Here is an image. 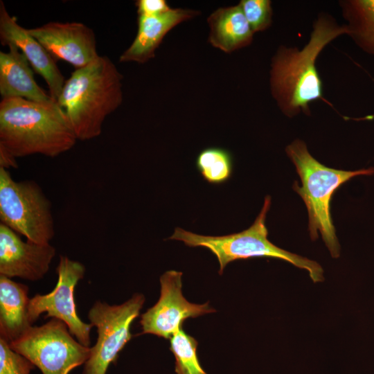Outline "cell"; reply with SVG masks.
I'll return each instance as SVG.
<instances>
[{
	"label": "cell",
	"mask_w": 374,
	"mask_h": 374,
	"mask_svg": "<svg viewBox=\"0 0 374 374\" xmlns=\"http://www.w3.org/2000/svg\"><path fill=\"white\" fill-rule=\"evenodd\" d=\"M144 302V296L136 293L120 305L100 301L94 303L88 318L96 328L98 337L84 364L82 374H106L110 364L132 339L131 325L139 317Z\"/></svg>",
	"instance_id": "obj_8"
},
{
	"label": "cell",
	"mask_w": 374,
	"mask_h": 374,
	"mask_svg": "<svg viewBox=\"0 0 374 374\" xmlns=\"http://www.w3.org/2000/svg\"><path fill=\"white\" fill-rule=\"evenodd\" d=\"M17 167L16 157L8 152L4 148L0 146V168L8 170L9 168Z\"/></svg>",
	"instance_id": "obj_24"
},
{
	"label": "cell",
	"mask_w": 374,
	"mask_h": 374,
	"mask_svg": "<svg viewBox=\"0 0 374 374\" xmlns=\"http://www.w3.org/2000/svg\"><path fill=\"white\" fill-rule=\"evenodd\" d=\"M35 366L0 338V374H30Z\"/></svg>",
	"instance_id": "obj_22"
},
{
	"label": "cell",
	"mask_w": 374,
	"mask_h": 374,
	"mask_svg": "<svg viewBox=\"0 0 374 374\" xmlns=\"http://www.w3.org/2000/svg\"><path fill=\"white\" fill-rule=\"evenodd\" d=\"M342 15L348 35L366 51L374 54V0L342 1Z\"/></svg>",
	"instance_id": "obj_18"
},
{
	"label": "cell",
	"mask_w": 374,
	"mask_h": 374,
	"mask_svg": "<svg viewBox=\"0 0 374 374\" xmlns=\"http://www.w3.org/2000/svg\"><path fill=\"white\" fill-rule=\"evenodd\" d=\"M198 15L190 9L171 8L157 16H139L138 30L132 44L121 55V62L145 63L154 53L166 35L179 24Z\"/></svg>",
	"instance_id": "obj_14"
},
{
	"label": "cell",
	"mask_w": 374,
	"mask_h": 374,
	"mask_svg": "<svg viewBox=\"0 0 374 374\" xmlns=\"http://www.w3.org/2000/svg\"><path fill=\"white\" fill-rule=\"evenodd\" d=\"M270 206L271 197L267 196L253 224L239 233L222 236L202 235L177 227L169 239L182 241L190 247H202L210 250L217 258L220 275L226 265L234 260L267 257L287 261L306 270L314 283L323 281V270L319 263L279 248L268 240L265 220Z\"/></svg>",
	"instance_id": "obj_5"
},
{
	"label": "cell",
	"mask_w": 374,
	"mask_h": 374,
	"mask_svg": "<svg viewBox=\"0 0 374 374\" xmlns=\"http://www.w3.org/2000/svg\"><path fill=\"white\" fill-rule=\"evenodd\" d=\"M196 167L207 182L213 184H223L232 175V157L225 149L207 148L197 155Z\"/></svg>",
	"instance_id": "obj_19"
},
{
	"label": "cell",
	"mask_w": 374,
	"mask_h": 374,
	"mask_svg": "<svg viewBox=\"0 0 374 374\" xmlns=\"http://www.w3.org/2000/svg\"><path fill=\"white\" fill-rule=\"evenodd\" d=\"M136 6L139 16H157L171 9L165 0H139Z\"/></svg>",
	"instance_id": "obj_23"
},
{
	"label": "cell",
	"mask_w": 374,
	"mask_h": 374,
	"mask_svg": "<svg viewBox=\"0 0 374 374\" xmlns=\"http://www.w3.org/2000/svg\"><path fill=\"white\" fill-rule=\"evenodd\" d=\"M286 153L301 180L302 186H299L295 181L293 189L307 207L310 236L315 240L319 231L331 256L338 258L340 246L330 211L332 197L341 185L358 175H371L374 168L346 171L328 168L310 154L305 143L300 139L288 145Z\"/></svg>",
	"instance_id": "obj_4"
},
{
	"label": "cell",
	"mask_w": 374,
	"mask_h": 374,
	"mask_svg": "<svg viewBox=\"0 0 374 374\" xmlns=\"http://www.w3.org/2000/svg\"><path fill=\"white\" fill-rule=\"evenodd\" d=\"M57 281L53 290L46 294H37L30 299L28 317L32 325L42 313L63 321L70 333L80 344L89 347L90 332L93 326L84 323L78 315L74 290L82 279L85 267L80 262L61 256L56 268Z\"/></svg>",
	"instance_id": "obj_9"
},
{
	"label": "cell",
	"mask_w": 374,
	"mask_h": 374,
	"mask_svg": "<svg viewBox=\"0 0 374 374\" xmlns=\"http://www.w3.org/2000/svg\"><path fill=\"white\" fill-rule=\"evenodd\" d=\"M28 287L0 275V338L8 344L31 326L28 317Z\"/></svg>",
	"instance_id": "obj_16"
},
{
	"label": "cell",
	"mask_w": 374,
	"mask_h": 374,
	"mask_svg": "<svg viewBox=\"0 0 374 374\" xmlns=\"http://www.w3.org/2000/svg\"><path fill=\"white\" fill-rule=\"evenodd\" d=\"M122 79L109 57L99 55L65 81L57 103L78 140L100 136L106 117L122 103Z\"/></svg>",
	"instance_id": "obj_3"
},
{
	"label": "cell",
	"mask_w": 374,
	"mask_h": 374,
	"mask_svg": "<svg viewBox=\"0 0 374 374\" xmlns=\"http://www.w3.org/2000/svg\"><path fill=\"white\" fill-rule=\"evenodd\" d=\"M0 39L3 46L15 45L23 53L32 69L46 82L51 97L57 103L65 79L56 60L46 48L8 12L0 1Z\"/></svg>",
	"instance_id": "obj_13"
},
{
	"label": "cell",
	"mask_w": 374,
	"mask_h": 374,
	"mask_svg": "<svg viewBox=\"0 0 374 374\" xmlns=\"http://www.w3.org/2000/svg\"><path fill=\"white\" fill-rule=\"evenodd\" d=\"M27 31L55 60H64L75 69L88 65L99 56L95 34L82 23L51 21Z\"/></svg>",
	"instance_id": "obj_11"
},
{
	"label": "cell",
	"mask_w": 374,
	"mask_h": 374,
	"mask_svg": "<svg viewBox=\"0 0 374 374\" xmlns=\"http://www.w3.org/2000/svg\"><path fill=\"white\" fill-rule=\"evenodd\" d=\"M182 272L170 270L160 277L161 292L158 301L141 314L143 334H152L170 339L182 328L188 318H195L214 312L208 302L195 304L188 302L182 294Z\"/></svg>",
	"instance_id": "obj_10"
},
{
	"label": "cell",
	"mask_w": 374,
	"mask_h": 374,
	"mask_svg": "<svg viewBox=\"0 0 374 374\" xmlns=\"http://www.w3.org/2000/svg\"><path fill=\"white\" fill-rule=\"evenodd\" d=\"M170 350L175 359L176 374H207L202 367L197 354L198 342L179 329L170 339Z\"/></svg>",
	"instance_id": "obj_20"
},
{
	"label": "cell",
	"mask_w": 374,
	"mask_h": 374,
	"mask_svg": "<svg viewBox=\"0 0 374 374\" xmlns=\"http://www.w3.org/2000/svg\"><path fill=\"white\" fill-rule=\"evenodd\" d=\"M55 255L50 243L23 241L16 232L0 224V275L36 281L48 271Z\"/></svg>",
	"instance_id": "obj_12"
},
{
	"label": "cell",
	"mask_w": 374,
	"mask_h": 374,
	"mask_svg": "<svg viewBox=\"0 0 374 374\" xmlns=\"http://www.w3.org/2000/svg\"><path fill=\"white\" fill-rule=\"evenodd\" d=\"M0 51V94L2 98H20L46 103L54 100L35 80L33 69L14 44Z\"/></svg>",
	"instance_id": "obj_15"
},
{
	"label": "cell",
	"mask_w": 374,
	"mask_h": 374,
	"mask_svg": "<svg viewBox=\"0 0 374 374\" xmlns=\"http://www.w3.org/2000/svg\"><path fill=\"white\" fill-rule=\"evenodd\" d=\"M77 140L65 112L55 100L1 99L0 146L15 157H55L71 150Z\"/></svg>",
	"instance_id": "obj_2"
},
{
	"label": "cell",
	"mask_w": 374,
	"mask_h": 374,
	"mask_svg": "<svg viewBox=\"0 0 374 374\" xmlns=\"http://www.w3.org/2000/svg\"><path fill=\"white\" fill-rule=\"evenodd\" d=\"M208 41L213 46L231 53L251 44L253 33L240 5L220 8L208 18Z\"/></svg>",
	"instance_id": "obj_17"
},
{
	"label": "cell",
	"mask_w": 374,
	"mask_h": 374,
	"mask_svg": "<svg viewBox=\"0 0 374 374\" xmlns=\"http://www.w3.org/2000/svg\"><path fill=\"white\" fill-rule=\"evenodd\" d=\"M0 220L27 240L50 243L55 235L51 203L34 181L14 180L0 168Z\"/></svg>",
	"instance_id": "obj_6"
},
{
	"label": "cell",
	"mask_w": 374,
	"mask_h": 374,
	"mask_svg": "<svg viewBox=\"0 0 374 374\" xmlns=\"http://www.w3.org/2000/svg\"><path fill=\"white\" fill-rule=\"evenodd\" d=\"M239 5L253 33L270 26L272 8L269 0H242Z\"/></svg>",
	"instance_id": "obj_21"
},
{
	"label": "cell",
	"mask_w": 374,
	"mask_h": 374,
	"mask_svg": "<svg viewBox=\"0 0 374 374\" xmlns=\"http://www.w3.org/2000/svg\"><path fill=\"white\" fill-rule=\"evenodd\" d=\"M10 348L39 368L43 374H69L87 362L91 348L75 340L67 326L53 318L31 326Z\"/></svg>",
	"instance_id": "obj_7"
},
{
	"label": "cell",
	"mask_w": 374,
	"mask_h": 374,
	"mask_svg": "<svg viewBox=\"0 0 374 374\" xmlns=\"http://www.w3.org/2000/svg\"><path fill=\"white\" fill-rule=\"evenodd\" d=\"M348 34L327 13L319 14L308 43L301 49L280 46L272 57L271 93L281 112L289 117L310 112V104L322 98L323 84L316 61L323 48L341 35Z\"/></svg>",
	"instance_id": "obj_1"
}]
</instances>
